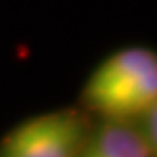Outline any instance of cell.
I'll list each match as a JSON object with an SVG mask.
<instances>
[{"instance_id":"3","label":"cell","mask_w":157,"mask_h":157,"mask_svg":"<svg viewBox=\"0 0 157 157\" xmlns=\"http://www.w3.org/2000/svg\"><path fill=\"white\" fill-rule=\"evenodd\" d=\"M75 157H155L136 121L105 119L89 129Z\"/></svg>"},{"instance_id":"2","label":"cell","mask_w":157,"mask_h":157,"mask_svg":"<svg viewBox=\"0 0 157 157\" xmlns=\"http://www.w3.org/2000/svg\"><path fill=\"white\" fill-rule=\"evenodd\" d=\"M89 128L73 110L26 119L0 141V157H75Z\"/></svg>"},{"instance_id":"1","label":"cell","mask_w":157,"mask_h":157,"mask_svg":"<svg viewBox=\"0 0 157 157\" xmlns=\"http://www.w3.org/2000/svg\"><path fill=\"white\" fill-rule=\"evenodd\" d=\"M84 101L105 119L138 121L157 101V52L147 47L115 51L89 75Z\"/></svg>"},{"instance_id":"4","label":"cell","mask_w":157,"mask_h":157,"mask_svg":"<svg viewBox=\"0 0 157 157\" xmlns=\"http://www.w3.org/2000/svg\"><path fill=\"white\" fill-rule=\"evenodd\" d=\"M136 122H138L140 129L143 131V135H145L147 141H148V145H150L152 152H154V155L157 157V101Z\"/></svg>"}]
</instances>
